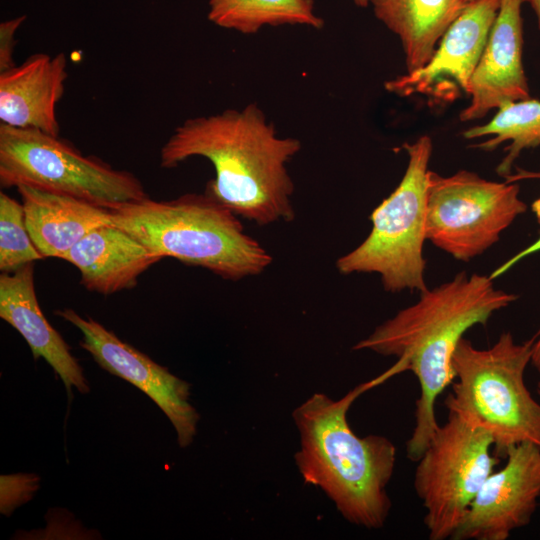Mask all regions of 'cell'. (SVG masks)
Listing matches in <instances>:
<instances>
[{"label": "cell", "instance_id": "obj_2", "mask_svg": "<svg viewBox=\"0 0 540 540\" xmlns=\"http://www.w3.org/2000/svg\"><path fill=\"white\" fill-rule=\"evenodd\" d=\"M518 296L497 289L492 277L462 271L386 320L354 350H370L397 358L391 376L411 371L420 395L415 403L413 432L406 443L407 457L417 461L438 427L435 403L454 380L452 356L465 332L486 325L491 316Z\"/></svg>", "mask_w": 540, "mask_h": 540}, {"label": "cell", "instance_id": "obj_17", "mask_svg": "<svg viewBox=\"0 0 540 540\" xmlns=\"http://www.w3.org/2000/svg\"><path fill=\"white\" fill-rule=\"evenodd\" d=\"M17 190L28 232L44 258L62 259L87 233L109 225L108 208L27 185Z\"/></svg>", "mask_w": 540, "mask_h": 540}, {"label": "cell", "instance_id": "obj_18", "mask_svg": "<svg viewBox=\"0 0 540 540\" xmlns=\"http://www.w3.org/2000/svg\"><path fill=\"white\" fill-rule=\"evenodd\" d=\"M374 15L401 41L407 73L422 68L461 14L464 0H369Z\"/></svg>", "mask_w": 540, "mask_h": 540}, {"label": "cell", "instance_id": "obj_26", "mask_svg": "<svg viewBox=\"0 0 540 540\" xmlns=\"http://www.w3.org/2000/svg\"><path fill=\"white\" fill-rule=\"evenodd\" d=\"M531 209L536 217L537 222L540 224V197L533 201L531 204Z\"/></svg>", "mask_w": 540, "mask_h": 540}, {"label": "cell", "instance_id": "obj_11", "mask_svg": "<svg viewBox=\"0 0 540 540\" xmlns=\"http://www.w3.org/2000/svg\"><path fill=\"white\" fill-rule=\"evenodd\" d=\"M500 2L468 3L444 33L430 60L422 68L386 82L385 88L403 97L423 95L437 104L452 102L462 92L468 95Z\"/></svg>", "mask_w": 540, "mask_h": 540}, {"label": "cell", "instance_id": "obj_6", "mask_svg": "<svg viewBox=\"0 0 540 540\" xmlns=\"http://www.w3.org/2000/svg\"><path fill=\"white\" fill-rule=\"evenodd\" d=\"M408 155L404 176L396 189L371 213L367 238L341 256V274L376 273L387 292L425 291L426 193L432 140L421 136L404 143Z\"/></svg>", "mask_w": 540, "mask_h": 540}, {"label": "cell", "instance_id": "obj_21", "mask_svg": "<svg viewBox=\"0 0 540 540\" xmlns=\"http://www.w3.org/2000/svg\"><path fill=\"white\" fill-rule=\"evenodd\" d=\"M44 257L28 232L23 204L0 192V270L13 273Z\"/></svg>", "mask_w": 540, "mask_h": 540}, {"label": "cell", "instance_id": "obj_19", "mask_svg": "<svg viewBox=\"0 0 540 540\" xmlns=\"http://www.w3.org/2000/svg\"><path fill=\"white\" fill-rule=\"evenodd\" d=\"M462 135L466 139L489 137L474 145L485 151L509 142L506 155L496 169L498 175L506 178L523 150L540 145V100L528 98L505 102L488 123L471 127Z\"/></svg>", "mask_w": 540, "mask_h": 540}, {"label": "cell", "instance_id": "obj_16", "mask_svg": "<svg viewBox=\"0 0 540 540\" xmlns=\"http://www.w3.org/2000/svg\"><path fill=\"white\" fill-rule=\"evenodd\" d=\"M77 267L81 284L101 295L131 289L162 257L125 231L103 225L87 233L62 258Z\"/></svg>", "mask_w": 540, "mask_h": 540}, {"label": "cell", "instance_id": "obj_24", "mask_svg": "<svg viewBox=\"0 0 540 540\" xmlns=\"http://www.w3.org/2000/svg\"><path fill=\"white\" fill-rule=\"evenodd\" d=\"M531 363L540 372V328L535 334Z\"/></svg>", "mask_w": 540, "mask_h": 540}, {"label": "cell", "instance_id": "obj_28", "mask_svg": "<svg viewBox=\"0 0 540 540\" xmlns=\"http://www.w3.org/2000/svg\"><path fill=\"white\" fill-rule=\"evenodd\" d=\"M537 393H538V395L540 397V381L538 382V385H537Z\"/></svg>", "mask_w": 540, "mask_h": 540}, {"label": "cell", "instance_id": "obj_9", "mask_svg": "<svg viewBox=\"0 0 540 540\" xmlns=\"http://www.w3.org/2000/svg\"><path fill=\"white\" fill-rule=\"evenodd\" d=\"M515 182L486 180L460 170L444 177L427 173L426 240L468 262L495 244L527 205Z\"/></svg>", "mask_w": 540, "mask_h": 540}, {"label": "cell", "instance_id": "obj_8", "mask_svg": "<svg viewBox=\"0 0 540 540\" xmlns=\"http://www.w3.org/2000/svg\"><path fill=\"white\" fill-rule=\"evenodd\" d=\"M484 429L449 412L416 461L414 490L430 540L450 539L485 480L499 464Z\"/></svg>", "mask_w": 540, "mask_h": 540}, {"label": "cell", "instance_id": "obj_4", "mask_svg": "<svg viewBox=\"0 0 540 540\" xmlns=\"http://www.w3.org/2000/svg\"><path fill=\"white\" fill-rule=\"evenodd\" d=\"M108 211L109 225L152 253L205 268L226 280L258 275L272 263L268 251L244 231L239 217L206 192L166 201L146 196Z\"/></svg>", "mask_w": 540, "mask_h": 540}, {"label": "cell", "instance_id": "obj_3", "mask_svg": "<svg viewBox=\"0 0 540 540\" xmlns=\"http://www.w3.org/2000/svg\"><path fill=\"white\" fill-rule=\"evenodd\" d=\"M384 381L380 375L338 400L315 393L293 411L300 434L295 461L304 481L320 487L347 521L367 529L382 528L389 515L386 488L396 447L384 436H357L347 412L361 394Z\"/></svg>", "mask_w": 540, "mask_h": 540}, {"label": "cell", "instance_id": "obj_5", "mask_svg": "<svg viewBox=\"0 0 540 540\" xmlns=\"http://www.w3.org/2000/svg\"><path fill=\"white\" fill-rule=\"evenodd\" d=\"M534 341L535 335L517 343L503 332L491 347L478 349L463 337L452 356L454 380L445 406L487 431L499 458L523 442L540 447V402L524 381Z\"/></svg>", "mask_w": 540, "mask_h": 540}, {"label": "cell", "instance_id": "obj_10", "mask_svg": "<svg viewBox=\"0 0 540 540\" xmlns=\"http://www.w3.org/2000/svg\"><path fill=\"white\" fill-rule=\"evenodd\" d=\"M82 333L80 346L104 370L120 377L148 395L168 417L176 430L180 447L193 441L199 414L189 401L190 384L171 374L166 367L119 339L91 317L73 309L55 312Z\"/></svg>", "mask_w": 540, "mask_h": 540}, {"label": "cell", "instance_id": "obj_1", "mask_svg": "<svg viewBox=\"0 0 540 540\" xmlns=\"http://www.w3.org/2000/svg\"><path fill=\"white\" fill-rule=\"evenodd\" d=\"M300 150L299 139L278 136L251 103L184 121L161 148L160 164L174 168L191 157L208 159L215 178L205 192L238 217L269 225L295 218L287 164Z\"/></svg>", "mask_w": 540, "mask_h": 540}, {"label": "cell", "instance_id": "obj_23", "mask_svg": "<svg viewBox=\"0 0 540 540\" xmlns=\"http://www.w3.org/2000/svg\"><path fill=\"white\" fill-rule=\"evenodd\" d=\"M524 179H540V170L532 172L518 169L515 174L506 177L507 182H517Z\"/></svg>", "mask_w": 540, "mask_h": 540}, {"label": "cell", "instance_id": "obj_14", "mask_svg": "<svg viewBox=\"0 0 540 540\" xmlns=\"http://www.w3.org/2000/svg\"><path fill=\"white\" fill-rule=\"evenodd\" d=\"M64 53H35L0 73V120L16 127L59 136L56 105L67 79Z\"/></svg>", "mask_w": 540, "mask_h": 540}, {"label": "cell", "instance_id": "obj_27", "mask_svg": "<svg viewBox=\"0 0 540 540\" xmlns=\"http://www.w3.org/2000/svg\"><path fill=\"white\" fill-rule=\"evenodd\" d=\"M353 1L358 7H367L369 5V0H353Z\"/></svg>", "mask_w": 540, "mask_h": 540}, {"label": "cell", "instance_id": "obj_12", "mask_svg": "<svg viewBox=\"0 0 540 540\" xmlns=\"http://www.w3.org/2000/svg\"><path fill=\"white\" fill-rule=\"evenodd\" d=\"M503 468L485 480L452 540H506L527 526L540 498V447L523 442L509 449Z\"/></svg>", "mask_w": 540, "mask_h": 540}, {"label": "cell", "instance_id": "obj_25", "mask_svg": "<svg viewBox=\"0 0 540 540\" xmlns=\"http://www.w3.org/2000/svg\"><path fill=\"white\" fill-rule=\"evenodd\" d=\"M525 2H528L531 7L533 8L536 16H537V20H538V24H539V28H540V0H525Z\"/></svg>", "mask_w": 540, "mask_h": 540}, {"label": "cell", "instance_id": "obj_13", "mask_svg": "<svg viewBox=\"0 0 540 540\" xmlns=\"http://www.w3.org/2000/svg\"><path fill=\"white\" fill-rule=\"evenodd\" d=\"M525 0H501L486 45L470 81L469 105L461 121L483 118L503 103L530 98L522 63Z\"/></svg>", "mask_w": 540, "mask_h": 540}, {"label": "cell", "instance_id": "obj_7", "mask_svg": "<svg viewBox=\"0 0 540 540\" xmlns=\"http://www.w3.org/2000/svg\"><path fill=\"white\" fill-rule=\"evenodd\" d=\"M2 187L32 186L110 208L147 193L132 173L84 156L67 141L37 129L0 124Z\"/></svg>", "mask_w": 540, "mask_h": 540}, {"label": "cell", "instance_id": "obj_29", "mask_svg": "<svg viewBox=\"0 0 540 540\" xmlns=\"http://www.w3.org/2000/svg\"><path fill=\"white\" fill-rule=\"evenodd\" d=\"M467 4L474 1V0H464Z\"/></svg>", "mask_w": 540, "mask_h": 540}, {"label": "cell", "instance_id": "obj_20", "mask_svg": "<svg viewBox=\"0 0 540 540\" xmlns=\"http://www.w3.org/2000/svg\"><path fill=\"white\" fill-rule=\"evenodd\" d=\"M208 5L212 23L243 34H254L266 25L315 29L324 25L314 12V0H209Z\"/></svg>", "mask_w": 540, "mask_h": 540}, {"label": "cell", "instance_id": "obj_22", "mask_svg": "<svg viewBox=\"0 0 540 540\" xmlns=\"http://www.w3.org/2000/svg\"><path fill=\"white\" fill-rule=\"evenodd\" d=\"M25 19V16H19L0 24V73L16 66L13 58L16 45L15 33Z\"/></svg>", "mask_w": 540, "mask_h": 540}, {"label": "cell", "instance_id": "obj_15", "mask_svg": "<svg viewBox=\"0 0 540 540\" xmlns=\"http://www.w3.org/2000/svg\"><path fill=\"white\" fill-rule=\"evenodd\" d=\"M0 317L23 336L35 360L42 357L47 361L62 379L70 397L72 386L80 393L89 392L83 369L39 306L33 263L0 275Z\"/></svg>", "mask_w": 540, "mask_h": 540}]
</instances>
